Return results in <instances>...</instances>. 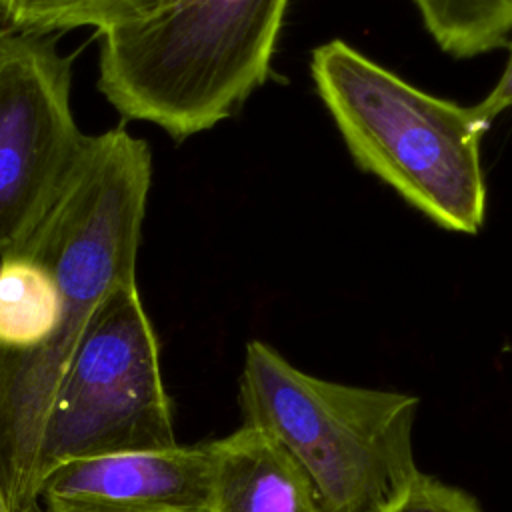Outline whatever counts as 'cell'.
<instances>
[{"instance_id": "cell-7", "label": "cell", "mask_w": 512, "mask_h": 512, "mask_svg": "<svg viewBox=\"0 0 512 512\" xmlns=\"http://www.w3.org/2000/svg\"><path fill=\"white\" fill-rule=\"evenodd\" d=\"M208 444L64 462L38 484V512H206Z\"/></svg>"}, {"instance_id": "cell-12", "label": "cell", "mask_w": 512, "mask_h": 512, "mask_svg": "<svg viewBox=\"0 0 512 512\" xmlns=\"http://www.w3.org/2000/svg\"><path fill=\"white\" fill-rule=\"evenodd\" d=\"M504 48L508 50V60H506V66L502 70V76L498 78L496 86L486 94V98L474 104V110L478 112V116L482 120H486L488 124L498 114L512 108V40H508L504 44Z\"/></svg>"}, {"instance_id": "cell-3", "label": "cell", "mask_w": 512, "mask_h": 512, "mask_svg": "<svg viewBox=\"0 0 512 512\" xmlns=\"http://www.w3.org/2000/svg\"><path fill=\"white\" fill-rule=\"evenodd\" d=\"M310 76L352 160L438 226L476 234L486 218L482 136L472 106L428 94L344 40L312 50Z\"/></svg>"}, {"instance_id": "cell-2", "label": "cell", "mask_w": 512, "mask_h": 512, "mask_svg": "<svg viewBox=\"0 0 512 512\" xmlns=\"http://www.w3.org/2000/svg\"><path fill=\"white\" fill-rule=\"evenodd\" d=\"M290 0H124L98 30V88L182 140L230 118L270 76Z\"/></svg>"}, {"instance_id": "cell-14", "label": "cell", "mask_w": 512, "mask_h": 512, "mask_svg": "<svg viewBox=\"0 0 512 512\" xmlns=\"http://www.w3.org/2000/svg\"><path fill=\"white\" fill-rule=\"evenodd\" d=\"M0 512H8V508H6L4 502H2V498H0Z\"/></svg>"}, {"instance_id": "cell-8", "label": "cell", "mask_w": 512, "mask_h": 512, "mask_svg": "<svg viewBox=\"0 0 512 512\" xmlns=\"http://www.w3.org/2000/svg\"><path fill=\"white\" fill-rule=\"evenodd\" d=\"M208 452L206 512H324L310 476L266 430L244 422Z\"/></svg>"}, {"instance_id": "cell-10", "label": "cell", "mask_w": 512, "mask_h": 512, "mask_svg": "<svg viewBox=\"0 0 512 512\" xmlns=\"http://www.w3.org/2000/svg\"><path fill=\"white\" fill-rule=\"evenodd\" d=\"M16 30L52 36L92 26L100 30L124 0H2Z\"/></svg>"}, {"instance_id": "cell-13", "label": "cell", "mask_w": 512, "mask_h": 512, "mask_svg": "<svg viewBox=\"0 0 512 512\" xmlns=\"http://www.w3.org/2000/svg\"><path fill=\"white\" fill-rule=\"evenodd\" d=\"M16 32H18V30H16V26H14V22H12V18H10V14H8L4 2L0 0V44H2L8 36H12V34H16Z\"/></svg>"}, {"instance_id": "cell-1", "label": "cell", "mask_w": 512, "mask_h": 512, "mask_svg": "<svg viewBox=\"0 0 512 512\" xmlns=\"http://www.w3.org/2000/svg\"><path fill=\"white\" fill-rule=\"evenodd\" d=\"M152 154L126 128L90 138L40 226L0 254V498L38 512L36 458L52 400L100 302L136 282Z\"/></svg>"}, {"instance_id": "cell-6", "label": "cell", "mask_w": 512, "mask_h": 512, "mask_svg": "<svg viewBox=\"0 0 512 512\" xmlns=\"http://www.w3.org/2000/svg\"><path fill=\"white\" fill-rule=\"evenodd\" d=\"M88 140L72 110V58L50 36H8L0 44V254L40 226Z\"/></svg>"}, {"instance_id": "cell-9", "label": "cell", "mask_w": 512, "mask_h": 512, "mask_svg": "<svg viewBox=\"0 0 512 512\" xmlns=\"http://www.w3.org/2000/svg\"><path fill=\"white\" fill-rule=\"evenodd\" d=\"M434 42L454 58L504 48L512 34V0H412Z\"/></svg>"}, {"instance_id": "cell-5", "label": "cell", "mask_w": 512, "mask_h": 512, "mask_svg": "<svg viewBox=\"0 0 512 512\" xmlns=\"http://www.w3.org/2000/svg\"><path fill=\"white\" fill-rule=\"evenodd\" d=\"M174 446L156 332L138 282H124L92 314L52 400L36 458V492L40 478L64 462Z\"/></svg>"}, {"instance_id": "cell-4", "label": "cell", "mask_w": 512, "mask_h": 512, "mask_svg": "<svg viewBox=\"0 0 512 512\" xmlns=\"http://www.w3.org/2000/svg\"><path fill=\"white\" fill-rule=\"evenodd\" d=\"M420 400L328 382L292 366L262 340L246 344L244 422L272 434L310 476L324 512H376L416 470Z\"/></svg>"}, {"instance_id": "cell-11", "label": "cell", "mask_w": 512, "mask_h": 512, "mask_svg": "<svg viewBox=\"0 0 512 512\" xmlns=\"http://www.w3.org/2000/svg\"><path fill=\"white\" fill-rule=\"evenodd\" d=\"M376 512H484L478 500L418 468L406 476Z\"/></svg>"}]
</instances>
